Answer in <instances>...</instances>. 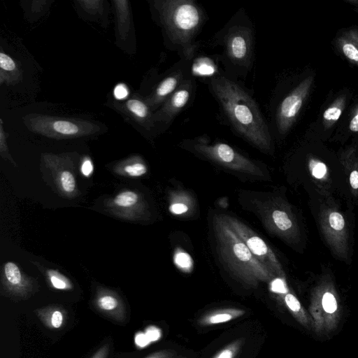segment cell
<instances>
[{
    "mask_svg": "<svg viewBox=\"0 0 358 358\" xmlns=\"http://www.w3.org/2000/svg\"><path fill=\"white\" fill-rule=\"evenodd\" d=\"M210 88L236 131L260 148L269 147L268 125L252 97L238 84L222 76L213 77Z\"/></svg>",
    "mask_w": 358,
    "mask_h": 358,
    "instance_id": "6da1fadb",
    "label": "cell"
},
{
    "mask_svg": "<svg viewBox=\"0 0 358 358\" xmlns=\"http://www.w3.org/2000/svg\"><path fill=\"white\" fill-rule=\"evenodd\" d=\"M161 23L172 45L187 59L194 50V38L204 23L203 8L192 0H164L155 2Z\"/></svg>",
    "mask_w": 358,
    "mask_h": 358,
    "instance_id": "7a4b0ae2",
    "label": "cell"
},
{
    "mask_svg": "<svg viewBox=\"0 0 358 358\" xmlns=\"http://www.w3.org/2000/svg\"><path fill=\"white\" fill-rule=\"evenodd\" d=\"M308 314L312 330L319 336H329L338 327L342 306L335 284L329 274H324L311 291Z\"/></svg>",
    "mask_w": 358,
    "mask_h": 358,
    "instance_id": "3957f363",
    "label": "cell"
},
{
    "mask_svg": "<svg viewBox=\"0 0 358 358\" xmlns=\"http://www.w3.org/2000/svg\"><path fill=\"white\" fill-rule=\"evenodd\" d=\"M320 230L326 243L340 259L349 255V231L347 220L332 198L325 199L318 214Z\"/></svg>",
    "mask_w": 358,
    "mask_h": 358,
    "instance_id": "277c9868",
    "label": "cell"
},
{
    "mask_svg": "<svg viewBox=\"0 0 358 358\" xmlns=\"http://www.w3.org/2000/svg\"><path fill=\"white\" fill-rule=\"evenodd\" d=\"M225 54L235 66L248 68L253 52V33L250 27L234 24L229 27L223 37Z\"/></svg>",
    "mask_w": 358,
    "mask_h": 358,
    "instance_id": "5b68a950",
    "label": "cell"
},
{
    "mask_svg": "<svg viewBox=\"0 0 358 358\" xmlns=\"http://www.w3.org/2000/svg\"><path fill=\"white\" fill-rule=\"evenodd\" d=\"M314 78L310 76L301 81L281 101L276 113L278 131L284 134L295 122L310 93Z\"/></svg>",
    "mask_w": 358,
    "mask_h": 358,
    "instance_id": "8992f818",
    "label": "cell"
},
{
    "mask_svg": "<svg viewBox=\"0 0 358 358\" xmlns=\"http://www.w3.org/2000/svg\"><path fill=\"white\" fill-rule=\"evenodd\" d=\"M194 84L192 79L185 78L156 113L154 119L165 124L171 123L189 101L194 90Z\"/></svg>",
    "mask_w": 358,
    "mask_h": 358,
    "instance_id": "52a82bcc",
    "label": "cell"
},
{
    "mask_svg": "<svg viewBox=\"0 0 358 358\" xmlns=\"http://www.w3.org/2000/svg\"><path fill=\"white\" fill-rule=\"evenodd\" d=\"M184 71L176 69L164 78L156 87L150 97L149 103L156 107L165 101L178 89L185 79Z\"/></svg>",
    "mask_w": 358,
    "mask_h": 358,
    "instance_id": "ba28073f",
    "label": "cell"
},
{
    "mask_svg": "<svg viewBox=\"0 0 358 358\" xmlns=\"http://www.w3.org/2000/svg\"><path fill=\"white\" fill-rule=\"evenodd\" d=\"M308 167L310 177L319 193L325 199L331 198V179L326 164L320 159L310 156L308 159Z\"/></svg>",
    "mask_w": 358,
    "mask_h": 358,
    "instance_id": "9c48e42d",
    "label": "cell"
},
{
    "mask_svg": "<svg viewBox=\"0 0 358 358\" xmlns=\"http://www.w3.org/2000/svg\"><path fill=\"white\" fill-rule=\"evenodd\" d=\"M339 160L348 178L351 194L358 196V152L354 147H350L340 152Z\"/></svg>",
    "mask_w": 358,
    "mask_h": 358,
    "instance_id": "30bf717a",
    "label": "cell"
},
{
    "mask_svg": "<svg viewBox=\"0 0 358 358\" xmlns=\"http://www.w3.org/2000/svg\"><path fill=\"white\" fill-rule=\"evenodd\" d=\"M94 303L101 313L113 320L123 322L126 318V310L122 302L111 293H100L96 297Z\"/></svg>",
    "mask_w": 358,
    "mask_h": 358,
    "instance_id": "8fae6325",
    "label": "cell"
},
{
    "mask_svg": "<svg viewBox=\"0 0 358 358\" xmlns=\"http://www.w3.org/2000/svg\"><path fill=\"white\" fill-rule=\"evenodd\" d=\"M336 46L350 62L358 66V29L343 32L336 39Z\"/></svg>",
    "mask_w": 358,
    "mask_h": 358,
    "instance_id": "7c38bea8",
    "label": "cell"
},
{
    "mask_svg": "<svg viewBox=\"0 0 358 358\" xmlns=\"http://www.w3.org/2000/svg\"><path fill=\"white\" fill-rule=\"evenodd\" d=\"M245 314V311L236 308H227L214 310L203 315L199 321V324L210 326L235 320Z\"/></svg>",
    "mask_w": 358,
    "mask_h": 358,
    "instance_id": "4fadbf2b",
    "label": "cell"
},
{
    "mask_svg": "<svg viewBox=\"0 0 358 358\" xmlns=\"http://www.w3.org/2000/svg\"><path fill=\"white\" fill-rule=\"evenodd\" d=\"M346 100L345 94L340 95L324 111L322 123L326 129L332 127L338 120L345 109Z\"/></svg>",
    "mask_w": 358,
    "mask_h": 358,
    "instance_id": "5bb4252c",
    "label": "cell"
},
{
    "mask_svg": "<svg viewBox=\"0 0 358 358\" xmlns=\"http://www.w3.org/2000/svg\"><path fill=\"white\" fill-rule=\"evenodd\" d=\"M37 315L43 323L50 329L60 328L65 320V311L57 307L38 310Z\"/></svg>",
    "mask_w": 358,
    "mask_h": 358,
    "instance_id": "9a60e30c",
    "label": "cell"
},
{
    "mask_svg": "<svg viewBox=\"0 0 358 358\" xmlns=\"http://www.w3.org/2000/svg\"><path fill=\"white\" fill-rule=\"evenodd\" d=\"M272 219L276 227L288 234H297L298 227L289 213L284 210L276 209L272 213Z\"/></svg>",
    "mask_w": 358,
    "mask_h": 358,
    "instance_id": "2e32d148",
    "label": "cell"
},
{
    "mask_svg": "<svg viewBox=\"0 0 358 358\" xmlns=\"http://www.w3.org/2000/svg\"><path fill=\"white\" fill-rule=\"evenodd\" d=\"M4 274L8 284L13 290L21 292L23 289L21 271L15 263L8 262L5 264Z\"/></svg>",
    "mask_w": 358,
    "mask_h": 358,
    "instance_id": "e0dca14e",
    "label": "cell"
},
{
    "mask_svg": "<svg viewBox=\"0 0 358 358\" xmlns=\"http://www.w3.org/2000/svg\"><path fill=\"white\" fill-rule=\"evenodd\" d=\"M194 74L200 76H210L216 73L217 68L215 63L207 57L198 58L192 65Z\"/></svg>",
    "mask_w": 358,
    "mask_h": 358,
    "instance_id": "ac0fdd59",
    "label": "cell"
},
{
    "mask_svg": "<svg viewBox=\"0 0 358 358\" xmlns=\"http://www.w3.org/2000/svg\"><path fill=\"white\" fill-rule=\"evenodd\" d=\"M48 276L52 286L59 290H69L73 288L70 280L57 271L49 270Z\"/></svg>",
    "mask_w": 358,
    "mask_h": 358,
    "instance_id": "d6986e66",
    "label": "cell"
},
{
    "mask_svg": "<svg viewBox=\"0 0 358 358\" xmlns=\"http://www.w3.org/2000/svg\"><path fill=\"white\" fill-rule=\"evenodd\" d=\"M127 108L139 118L147 120L150 117L148 106L138 99H130L127 102Z\"/></svg>",
    "mask_w": 358,
    "mask_h": 358,
    "instance_id": "ffe728a7",
    "label": "cell"
},
{
    "mask_svg": "<svg viewBox=\"0 0 358 358\" xmlns=\"http://www.w3.org/2000/svg\"><path fill=\"white\" fill-rule=\"evenodd\" d=\"M138 200V194L132 191H124L117 194L114 199L116 206L121 208H129L134 206Z\"/></svg>",
    "mask_w": 358,
    "mask_h": 358,
    "instance_id": "44dd1931",
    "label": "cell"
},
{
    "mask_svg": "<svg viewBox=\"0 0 358 358\" xmlns=\"http://www.w3.org/2000/svg\"><path fill=\"white\" fill-rule=\"evenodd\" d=\"M243 342V339H238L231 342L217 352L213 358H236Z\"/></svg>",
    "mask_w": 358,
    "mask_h": 358,
    "instance_id": "7402d4cb",
    "label": "cell"
},
{
    "mask_svg": "<svg viewBox=\"0 0 358 358\" xmlns=\"http://www.w3.org/2000/svg\"><path fill=\"white\" fill-rule=\"evenodd\" d=\"M246 245L251 252L258 256H263L267 253L268 248L264 241L257 237L252 236L247 240Z\"/></svg>",
    "mask_w": 358,
    "mask_h": 358,
    "instance_id": "603a6c76",
    "label": "cell"
},
{
    "mask_svg": "<svg viewBox=\"0 0 358 358\" xmlns=\"http://www.w3.org/2000/svg\"><path fill=\"white\" fill-rule=\"evenodd\" d=\"M53 129L59 134L71 135L78 132L79 129L74 123L66 120H57L53 124Z\"/></svg>",
    "mask_w": 358,
    "mask_h": 358,
    "instance_id": "cb8c5ba5",
    "label": "cell"
},
{
    "mask_svg": "<svg viewBox=\"0 0 358 358\" xmlns=\"http://www.w3.org/2000/svg\"><path fill=\"white\" fill-rule=\"evenodd\" d=\"M60 182L63 190L71 193L76 188V180L73 175L69 171H64L60 176Z\"/></svg>",
    "mask_w": 358,
    "mask_h": 358,
    "instance_id": "d4e9b609",
    "label": "cell"
},
{
    "mask_svg": "<svg viewBox=\"0 0 358 358\" xmlns=\"http://www.w3.org/2000/svg\"><path fill=\"white\" fill-rule=\"evenodd\" d=\"M233 250L236 257L241 261H249L252 257V254L246 245L243 243H237L234 245Z\"/></svg>",
    "mask_w": 358,
    "mask_h": 358,
    "instance_id": "484cf974",
    "label": "cell"
},
{
    "mask_svg": "<svg viewBox=\"0 0 358 358\" xmlns=\"http://www.w3.org/2000/svg\"><path fill=\"white\" fill-rule=\"evenodd\" d=\"M271 290L275 294L281 295L282 297L289 292L285 280L280 278H276L272 280Z\"/></svg>",
    "mask_w": 358,
    "mask_h": 358,
    "instance_id": "4316f807",
    "label": "cell"
},
{
    "mask_svg": "<svg viewBox=\"0 0 358 358\" xmlns=\"http://www.w3.org/2000/svg\"><path fill=\"white\" fill-rule=\"evenodd\" d=\"M124 170L129 176L132 177L143 176L147 171L145 166L141 163H135L127 165L124 168Z\"/></svg>",
    "mask_w": 358,
    "mask_h": 358,
    "instance_id": "83f0119b",
    "label": "cell"
},
{
    "mask_svg": "<svg viewBox=\"0 0 358 358\" xmlns=\"http://www.w3.org/2000/svg\"><path fill=\"white\" fill-rule=\"evenodd\" d=\"M176 264L183 268H189L192 266V259L189 255L185 252H179L175 257Z\"/></svg>",
    "mask_w": 358,
    "mask_h": 358,
    "instance_id": "f1b7e54d",
    "label": "cell"
},
{
    "mask_svg": "<svg viewBox=\"0 0 358 358\" xmlns=\"http://www.w3.org/2000/svg\"><path fill=\"white\" fill-rule=\"evenodd\" d=\"M0 67L3 70L10 71H13L16 68V66L14 61L9 56L3 52H1Z\"/></svg>",
    "mask_w": 358,
    "mask_h": 358,
    "instance_id": "f546056e",
    "label": "cell"
},
{
    "mask_svg": "<svg viewBox=\"0 0 358 358\" xmlns=\"http://www.w3.org/2000/svg\"><path fill=\"white\" fill-rule=\"evenodd\" d=\"M176 352L172 350H163L155 352L145 358H173Z\"/></svg>",
    "mask_w": 358,
    "mask_h": 358,
    "instance_id": "4dcf8cb0",
    "label": "cell"
},
{
    "mask_svg": "<svg viewBox=\"0 0 358 358\" xmlns=\"http://www.w3.org/2000/svg\"><path fill=\"white\" fill-rule=\"evenodd\" d=\"M349 128L353 132H358V105L354 108L350 120Z\"/></svg>",
    "mask_w": 358,
    "mask_h": 358,
    "instance_id": "1f68e13d",
    "label": "cell"
},
{
    "mask_svg": "<svg viewBox=\"0 0 358 358\" xmlns=\"http://www.w3.org/2000/svg\"><path fill=\"white\" fill-rule=\"evenodd\" d=\"M128 90L123 84H119L114 89V96L117 99H123L128 95Z\"/></svg>",
    "mask_w": 358,
    "mask_h": 358,
    "instance_id": "d6a6232c",
    "label": "cell"
},
{
    "mask_svg": "<svg viewBox=\"0 0 358 358\" xmlns=\"http://www.w3.org/2000/svg\"><path fill=\"white\" fill-rule=\"evenodd\" d=\"M145 335L150 341H155L160 338L161 333L159 329L152 326L147 329Z\"/></svg>",
    "mask_w": 358,
    "mask_h": 358,
    "instance_id": "836d02e7",
    "label": "cell"
},
{
    "mask_svg": "<svg viewBox=\"0 0 358 358\" xmlns=\"http://www.w3.org/2000/svg\"><path fill=\"white\" fill-rule=\"evenodd\" d=\"M94 166L92 161L90 159H86L83 161L81 166V172L86 176H90L93 172Z\"/></svg>",
    "mask_w": 358,
    "mask_h": 358,
    "instance_id": "e575fe53",
    "label": "cell"
},
{
    "mask_svg": "<svg viewBox=\"0 0 358 358\" xmlns=\"http://www.w3.org/2000/svg\"><path fill=\"white\" fill-rule=\"evenodd\" d=\"M108 353L109 346L108 344H105L99 348L91 358H108Z\"/></svg>",
    "mask_w": 358,
    "mask_h": 358,
    "instance_id": "d590c367",
    "label": "cell"
},
{
    "mask_svg": "<svg viewBox=\"0 0 358 358\" xmlns=\"http://www.w3.org/2000/svg\"><path fill=\"white\" fill-rule=\"evenodd\" d=\"M187 210H188V208L186 205H185L183 203H174L170 208V210L173 213L177 214V215L184 213L187 212Z\"/></svg>",
    "mask_w": 358,
    "mask_h": 358,
    "instance_id": "8d00e7d4",
    "label": "cell"
},
{
    "mask_svg": "<svg viewBox=\"0 0 358 358\" xmlns=\"http://www.w3.org/2000/svg\"><path fill=\"white\" fill-rule=\"evenodd\" d=\"M140 341L137 342L136 343L138 344V345L141 347L146 345L150 342L145 334H143L142 333H140L139 335H136V341Z\"/></svg>",
    "mask_w": 358,
    "mask_h": 358,
    "instance_id": "74e56055",
    "label": "cell"
},
{
    "mask_svg": "<svg viewBox=\"0 0 358 358\" xmlns=\"http://www.w3.org/2000/svg\"><path fill=\"white\" fill-rule=\"evenodd\" d=\"M345 1L355 7H358V0H346Z\"/></svg>",
    "mask_w": 358,
    "mask_h": 358,
    "instance_id": "f35d334b",
    "label": "cell"
},
{
    "mask_svg": "<svg viewBox=\"0 0 358 358\" xmlns=\"http://www.w3.org/2000/svg\"><path fill=\"white\" fill-rule=\"evenodd\" d=\"M178 358H185V357H178Z\"/></svg>",
    "mask_w": 358,
    "mask_h": 358,
    "instance_id": "ab89813d",
    "label": "cell"
}]
</instances>
